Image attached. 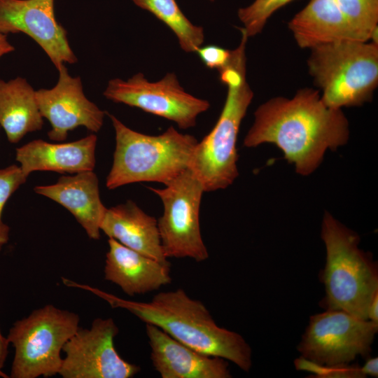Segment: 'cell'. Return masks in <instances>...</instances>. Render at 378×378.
<instances>
[{"instance_id": "6da1fadb", "label": "cell", "mask_w": 378, "mask_h": 378, "mask_svg": "<svg viewBox=\"0 0 378 378\" xmlns=\"http://www.w3.org/2000/svg\"><path fill=\"white\" fill-rule=\"evenodd\" d=\"M349 138V124L342 110L327 106L318 90L304 88L291 98L275 97L260 104L244 146L274 144L296 173L309 176L328 150H336Z\"/></svg>"}, {"instance_id": "7a4b0ae2", "label": "cell", "mask_w": 378, "mask_h": 378, "mask_svg": "<svg viewBox=\"0 0 378 378\" xmlns=\"http://www.w3.org/2000/svg\"><path fill=\"white\" fill-rule=\"evenodd\" d=\"M74 286L91 291L112 307L127 309L200 353L230 360L246 372L251 368L252 350L244 338L220 327L206 306L182 288L158 293L149 302H136L87 285L75 283Z\"/></svg>"}, {"instance_id": "3957f363", "label": "cell", "mask_w": 378, "mask_h": 378, "mask_svg": "<svg viewBox=\"0 0 378 378\" xmlns=\"http://www.w3.org/2000/svg\"><path fill=\"white\" fill-rule=\"evenodd\" d=\"M241 40L231 50L227 64L218 70L220 80L227 86L220 115L211 132L194 150L190 169L201 181L204 192L225 189L239 175L237 141L241 121L253 98L246 79V48L248 37L239 29Z\"/></svg>"}, {"instance_id": "277c9868", "label": "cell", "mask_w": 378, "mask_h": 378, "mask_svg": "<svg viewBox=\"0 0 378 378\" xmlns=\"http://www.w3.org/2000/svg\"><path fill=\"white\" fill-rule=\"evenodd\" d=\"M321 237L326 258L321 280L326 310H342L368 319V308L378 293V267L369 252L359 248L360 237L328 211L322 220Z\"/></svg>"}, {"instance_id": "5b68a950", "label": "cell", "mask_w": 378, "mask_h": 378, "mask_svg": "<svg viewBox=\"0 0 378 378\" xmlns=\"http://www.w3.org/2000/svg\"><path fill=\"white\" fill-rule=\"evenodd\" d=\"M115 134L113 162L106 185L113 190L137 182L169 184L190 169L197 139L169 127L153 136L131 130L108 114Z\"/></svg>"}, {"instance_id": "8992f818", "label": "cell", "mask_w": 378, "mask_h": 378, "mask_svg": "<svg viewBox=\"0 0 378 378\" xmlns=\"http://www.w3.org/2000/svg\"><path fill=\"white\" fill-rule=\"evenodd\" d=\"M308 71L329 107L359 106L378 85V44L340 41L310 49Z\"/></svg>"}, {"instance_id": "52a82bcc", "label": "cell", "mask_w": 378, "mask_h": 378, "mask_svg": "<svg viewBox=\"0 0 378 378\" xmlns=\"http://www.w3.org/2000/svg\"><path fill=\"white\" fill-rule=\"evenodd\" d=\"M77 314L47 304L17 321L7 339L15 348L11 378L52 377L59 374L66 342L79 328Z\"/></svg>"}, {"instance_id": "ba28073f", "label": "cell", "mask_w": 378, "mask_h": 378, "mask_svg": "<svg viewBox=\"0 0 378 378\" xmlns=\"http://www.w3.org/2000/svg\"><path fill=\"white\" fill-rule=\"evenodd\" d=\"M148 188L160 198L164 206L158 225L166 258L206 260L209 253L200 225V209L204 192L201 181L189 169L163 188Z\"/></svg>"}, {"instance_id": "9c48e42d", "label": "cell", "mask_w": 378, "mask_h": 378, "mask_svg": "<svg viewBox=\"0 0 378 378\" xmlns=\"http://www.w3.org/2000/svg\"><path fill=\"white\" fill-rule=\"evenodd\" d=\"M377 331V323L326 310L310 316L297 349L301 358L317 365H347L357 356H369Z\"/></svg>"}, {"instance_id": "30bf717a", "label": "cell", "mask_w": 378, "mask_h": 378, "mask_svg": "<svg viewBox=\"0 0 378 378\" xmlns=\"http://www.w3.org/2000/svg\"><path fill=\"white\" fill-rule=\"evenodd\" d=\"M104 95L172 120L181 129L195 126L197 116L210 106L207 100L187 92L174 73L155 82L148 81L141 73L127 80L114 78L108 81Z\"/></svg>"}, {"instance_id": "8fae6325", "label": "cell", "mask_w": 378, "mask_h": 378, "mask_svg": "<svg viewBox=\"0 0 378 378\" xmlns=\"http://www.w3.org/2000/svg\"><path fill=\"white\" fill-rule=\"evenodd\" d=\"M119 329L111 318H95L66 342L59 374L63 378H131L140 367L125 360L114 346Z\"/></svg>"}, {"instance_id": "7c38bea8", "label": "cell", "mask_w": 378, "mask_h": 378, "mask_svg": "<svg viewBox=\"0 0 378 378\" xmlns=\"http://www.w3.org/2000/svg\"><path fill=\"white\" fill-rule=\"evenodd\" d=\"M20 32L37 43L57 69L77 62L66 31L55 18L54 0H0V33Z\"/></svg>"}, {"instance_id": "4fadbf2b", "label": "cell", "mask_w": 378, "mask_h": 378, "mask_svg": "<svg viewBox=\"0 0 378 378\" xmlns=\"http://www.w3.org/2000/svg\"><path fill=\"white\" fill-rule=\"evenodd\" d=\"M57 71L59 78L53 88L36 91L41 114L51 125L49 139L64 141L69 131L80 126L92 132H99L106 112L85 96L79 76H70L64 64Z\"/></svg>"}, {"instance_id": "5bb4252c", "label": "cell", "mask_w": 378, "mask_h": 378, "mask_svg": "<svg viewBox=\"0 0 378 378\" xmlns=\"http://www.w3.org/2000/svg\"><path fill=\"white\" fill-rule=\"evenodd\" d=\"M150 360L162 378H230L227 360L200 353L146 323Z\"/></svg>"}, {"instance_id": "9a60e30c", "label": "cell", "mask_w": 378, "mask_h": 378, "mask_svg": "<svg viewBox=\"0 0 378 378\" xmlns=\"http://www.w3.org/2000/svg\"><path fill=\"white\" fill-rule=\"evenodd\" d=\"M104 279L128 295L144 294L171 283L170 264H164L109 238Z\"/></svg>"}, {"instance_id": "2e32d148", "label": "cell", "mask_w": 378, "mask_h": 378, "mask_svg": "<svg viewBox=\"0 0 378 378\" xmlns=\"http://www.w3.org/2000/svg\"><path fill=\"white\" fill-rule=\"evenodd\" d=\"M34 190L66 208L90 239L100 238V227L107 208L100 199L99 180L93 171L62 176L55 184L38 186Z\"/></svg>"}, {"instance_id": "e0dca14e", "label": "cell", "mask_w": 378, "mask_h": 378, "mask_svg": "<svg viewBox=\"0 0 378 378\" xmlns=\"http://www.w3.org/2000/svg\"><path fill=\"white\" fill-rule=\"evenodd\" d=\"M97 141V137L94 134L64 144L36 139L16 148L15 158L27 178L35 171L62 174L93 171Z\"/></svg>"}, {"instance_id": "ac0fdd59", "label": "cell", "mask_w": 378, "mask_h": 378, "mask_svg": "<svg viewBox=\"0 0 378 378\" xmlns=\"http://www.w3.org/2000/svg\"><path fill=\"white\" fill-rule=\"evenodd\" d=\"M108 238L164 264H169L162 246L158 220L134 202L107 208L100 227Z\"/></svg>"}, {"instance_id": "d6986e66", "label": "cell", "mask_w": 378, "mask_h": 378, "mask_svg": "<svg viewBox=\"0 0 378 378\" xmlns=\"http://www.w3.org/2000/svg\"><path fill=\"white\" fill-rule=\"evenodd\" d=\"M288 27L302 49L340 41H359L336 0H310Z\"/></svg>"}, {"instance_id": "ffe728a7", "label": "cell", "mask_w": 378, "mask_h": 378, "mask_svg": "<svg viewBox=\"0 0 378 378\" xmlns=\"http://www.w3.org/2000/svg\"><path fill=\"white\" fill-rule=\"evenodd\" d=\"M0 125L10 143L43 127L36 91L25 78L0 80Z\"/></svg>"}, {"instance_id": "44dd1931", "label": "cell", "mask_w": 378, "mask_h": 378, "mask_svg": "<svg viewBox=\"0 0 378 378\" xmlns=\"http://www.w3.org/2000/svg\"><path fill=\"white\" fill-rule=\"evenodd\" d=\"M168 26L186 52H196L202 46L204 34L202 27L192 24L182 13L175 0H132Z\"/></svg>"}, {"instance_id": "7402d4cb", "label": "cell", "mask_w": 378, "mask_h": 378, "mask_svg": "<svg viewBox=\"0 0 378 378\" xmlns=\"http://www.w3.org/2000/svg\"><path fill=\"white\" fill-rule=\"evenodd\" d=\"M359 41L378 31V0H336Z\"/></svg>"}, {"instance_id": "603a6c76", "label": "cell", "mask_w": 378, "mask_h": 378, "mask_svg": "<svg viewBox=\"0 0 378 378\" xmlns=\"http://www.w3.org/2000/svg\"><path fill=\"white\" fill-rule=\"evenodd\" d=\"M293 0H255L249 6L239 9L237 15L244 24L247 36L260 33L270 18L279 8Z\"/></svg>"}, {"instance_id": "cb8c5ba5", "label": "cell", "mask_w": 378, "mask_h": 378, "mask_svg": "<svg viewBox=\"0 0 378 378\" xmlns=\"http://www.w3.org/2000/svg\"><path fill=\"white\" fill-rule=\"evenodd\" d=\"M27 177L20 167L13 164L0 169V251L9 240L10 227L2 219L4 205L12 194L23 183Z\"/></svg>"}, {"instance_id": "d4e9b609", "label": "cell", "mask_w": 378, "mask_h": 378, "mask_svg": "<svg viewBox=\"0 0 378 378\" xmlns=\"http://www.w3.org/2000/svg\"><path fill=\"white\" fill-rule=\"evenodd\" d=\"M295 365L298 370H306L316 374V377H366L361 367L358 365H341L333 366L320 365L302 358L296 360Z\"/></svg>"}, {"instance_id": "484cf974", "label": "cell", "mask_w": 378, "mask_h": 378, "mask_svg": "<svg viewBox=\"0 0 378 378\" xmlns=\"http://www.w3.org/2000/svg\"><path fill=\"white\" fill-rule=\"evenodd\" d=\"M196 52L206 66L218 71L227 64L231 55V50L214 45L200 46Z\"/></svg>"}, {"instance_id": "4316f807", "label": "cell", "mask_w": 378, "mask_h": 378, "mask_svg": "<svg viewBox=\"0 0 378 378\" xmlns=\"http://www.w3.org/2000/svg\"><path fill=\"white\" fill-rule=\"evenodd\" d=\"M9 342L7 337L3 336L0 331V377L8 378L5 372L3 371V368L8 354V345Z\"/></svg>"}, {"instance_id": "83f0119b", "label": "cell", "mask_w": 378, "mask_h": 378, "mask_svg": "<svg viewBox=\"0 0 378 378\" xmlns=\"http://www.w3.org/2000/svg\"><path fill=\"white\" fill-rule=\"evenodd\" d=\"M363 373L365 377L370 375L374 377H378V358H368L364 365L361 367Z\"/></svg>"}, {"instance_id": "f1b7e54d", "label": "cell", "mask_w": 378, "mask_h": 378, "mask_svg": "<svg viewBox=\"0 0 378 378\" xmlns=\"http://www.w3.org/2000/svg\"><path fill=\"white\" fill-rule=\"evenodd\" d=\"M368 319L378 323V293L373 296L369 304Z\"/></svg>"}, {"instance_id": "f546056e", "label": "cell", "mask_w": 378, "mask_h": 378, "mask_svg": "<svg viewBox=\"0 0 378 378\" xmlns=\"http://www.w3.org/2000/svg\"><path fill=\"white\" fill-rule=\"evenodd\" d=\"M15 50L14 46L10 43L6 35L0 33V58Z\"/></svg>"}, {"instance_id": "4dcf8cb0", "label": "cell", "mask_w": 378, "mask_h": 378, "mask_svg": "<svg viewBox=\"0 0 378 378\" xmlns=\"http://www.w3.org/2000/svg\"><path fill=\"white\" fill-rule=\"evenodd\" d=\"M210 1H214V0H210Z\"/></svg>"}]
</instances>
